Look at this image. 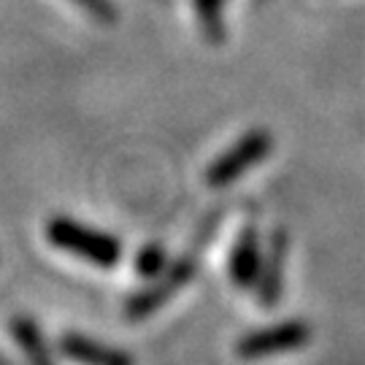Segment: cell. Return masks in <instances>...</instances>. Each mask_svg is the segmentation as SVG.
Listing matches in <instances>:
<instances>
[{"label":"cell","instance_id":"5b68a950","mask_svg":"<svg viewBox=\"0 0 365 365\" xmlns=\"http://www.w3.org/2000/svg\"><path fill=\"white\" fill-rule=\"evenodd\" d=\"M284 257H287V233L276 230L271 235V247L268 255L260 262V274H257V300L265 309H274L282 298V282H284Z\"/></svg>","mask_w":365,"mask_h":365},{"label":"cell","instance_id":"52a82bcc","mask_svg":"<svg viewBox=\"0 0 365 365\" xmlns=\"http://www.w3.org/2000/svg\"><path fill=\"white\" fill-rule=\"evenodd\" d=\"M260 244H257V230L247 227L238 235L233 255H230V279L238 289H255L257 274H260Z\"/></svg>","mask_w":365,"mask_h":365},{"label":"cell","instance_id":"30bf717a","mask_svg":"<svg viewBox=\"0 0 365 365\" xmlns=\"http://www.w3.org/2000/svg\"><path fill=\"white\" fill-rule=\"evenodd\" d=\"M197 11L203 16V25L209 27L211 36L220 38V9H217V0H197Z\"/></svg>","mask_w":365,"mask_h":365},{"label":"cell","instance_id":"3957f363","mask_svg":"<svg viewBox=\"0 0 365 365\" xmlns=\"http://www.w3.org/2000/svg\"><path fill=\"white\" fill-rule=\"evenodd\" d=\"M312 341V327L300 319H287L274 327H262L255 333H247L235 344V354L241 360H265L274 354H284L300 349Z\"/></svg>","mask_w":365,"mask_h":365},{"label":"cell","instance_id":"6da1fadb","mask_svg":"<svg viewBox=\"0 0 365 365\" xmlns=\"http://www.w3.org/2000/svg\"><path fill=\"white\" fill-rule=\"evenodd\" d=\"M46 238L52 247L63 249L68 255H76L98 268H114L122 260V244L114 235L84 227L68 217H54L46 222Z\"/></svg>","mask_w":365,"mask_h":365},{"label":"cell","instance_id":"8992f818","mask_svg":"<svg viewBox=\"0 0 365 365\" xmlns=\"http://www.w3.org/2000/svg\"><path fill=\"white\" fill-rule=\"evenodd\" d=\"M60 352L66 354L68 360L81 365H135L128 352L98 344L87 336H76V333H66L60 339Z\"/></svg>","mask_w":365,"mask_h":365},{"label":"cell","instance_id":"ba28073f","mask_svg":"<svg viewBox=\"0 0 365 365\" xmlns=\"http://www.w3.org/2000/svg\"><path fill=\"white\" fill-rule=\"evenodd\" d=\"M14 339L19 341V346H22V352L27 354V360L33 365H54L49 352H46V344L41 339L38 327L33 325L30 319H14Z\"/></svg>","mask_w":365,"mask_h":365},{"label":"cell","instance_id":"7a4b0ae2","mask_svg":"<svg viewBox=\"0 0 365 365\" xmlns=\"http://www.w3.org/2000/svg\"><path fill=\"white\" fill-rule=\"evenodd\" d=\"M274 149V135L265 130H252L241 135V141L230 146L225 155H220L206 170V184L211 190H222L233 184L238 176H244L249 168L265 160V155Z\"/></svg>","mask_w":365,"mask_h":365},{"label":"cell","instance_id":"8fae6325","mask_svg":"<svg viewBox=\"0 0 365 365\" xmlns=\"http://www.w3.org/2000/svg\"><path fill=\"white\" fill-rule=\"evenodd\" d=\"M76 3L84 11H90L92 16H98V19H106V22L114 19V9L108 6V0H76Z\"/></svg>","mask_w":365,"mask_h":365},{"label":"cell","instance_id":"277c9868","mask_svg":"<svg viewBox=\"0 0 365 365\" xmlns=\"http://www.w3.org/2000/svg\"><path fill=\"white\" fill-rule=\"evenodd\" d=\"M195 271H197L195 252L182 257V260H176L170 265L168 274H165V279H163L157 287L146 289L141 295H135V298L128 303V317H130V319H144V317H149L152 312H157L163 303H168V300L195 276Z\"/></svg>","mask_w":365,"mask_h":365},{"label":"cell","instance_id":"9c48e42d","mask_svg":"<svg viewBox=\"0 0 365 365\" xmlns=\"http://www.w3.org/2000/svg\"><path fill=\"white\" fill-rule=\"evenodd\" d=\"M163 271H165V249L160 247V244H149V247H144L138 252V257H135V274L155 279Z\"/></svg>","mask_w":365,"mask_h":365}]
</instances>
